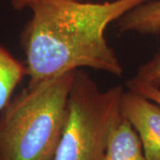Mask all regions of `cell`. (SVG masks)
Masks as SVG:
<instances>
[{"mask_svg": "<svg viewBox=\"0 0 160 160\" xmlns=\"http://www.w3.org/2000/svg\"><path fill=\"white\" fill-rule=\"evenodd\" d=\"M121 33L160 34V0L147 1L134 7L118 20Z\"/></svg>", "mask_w": 160, "mask_h": 160, "instance_id": "8992f818", "label": "cell"}, {"mask_svg": "<svg viewBox=\"0 0 160 160\" xmlns=\"http://www.w3.org/2000/svg\"><path fill=\"white\" fill-rule=\"evenodd\" d=\"M76 70L28 85L0 112V160H52Z\"/></svg>", "mask_w": 160, "mask_h": 160, "instance_id": "7a4b0ae2", "label": "cell"}, {"mask_svg": "<svg viewBox=\"0 0 160 160\" xmlns=\"http://www.w3.org/2000/svg\"><path fill=\"white\" fill-rule=\"evenodd\" d=\"M122 86L101 91L84 70L77 69L67 117L52 160H103L109 138L121 117Z\"/></svg>", "mask_w": 160, "mask_h": 160, "instance_id": "3957f363", "label": "cell"}, {"mask_svg": "<svg viewBox=\"0 0 160 160\" xmlns=\"http://www.w3.org/2000/svg\"><path fill=\"white\" fill-rule=\"evenodd\" d=\"M126 86L128 89L136 92L146 98L151 100L152 102L158 103L160 105V88L156 86H150L148 84H144L140 81L131 78L127 81Z\"/></svg>", "mask_w": 160, "mask_h": 160, "instance_id": "9c48e42d", "label": "cell"}, {"mask_svg": "<svg viewBox=\"0 0 160 160\" xmlns=\"http://www.w3.org/2000/svg\"><path fill=\"white\" fill-rule=\"evenodd\" d=\"M147 1L36 0L21 34L29 85L80 68L123 76L124 68L104 32L109 23Z\"/></svg>", "mask_w": 160, "mask_h": 160, "instance_id": "6da1fadb", "label": "cell"}, {"mask_svg": "<svg viewBox=\"0 0 160 160\" xmlns=\"http://www.w3.org/2000/svg\"><path fill=\"white\" fill-rule=\"evenodd\" d=\"M103 160H147L137 132L122 114L112 130Z\"/></svg>", "mask_w": 160, "mask_h": 160, "instance_id": "5b68a950", "label": "cell"}, {"mask_svg": "<svg viewBox=\"0 0 160 160\" xmlns=\"http://www.w3.org/2000/svg\"><path fill=\"white\" fill-rule=\"evenodd\" d=\"M132 78L160 88V49L151 60L138 68Z\"/></svg>", "mask_w": 160, "mask_h": 160, "instance_id": "ba28073f", "label": "cell"}, {"mask_svg": "<svg viewBox=\"0 0 160 160\" xmlns=\"http://www.w3.org/2000/svg\"><path fill=\"white\" fill-rule=\"evenodd\" d=\"M35 1L36 0H11V5L14 10L21 11L25 9L26 7H29V6ZM78 1H85V0H78Z\"/></svg>", "mask_w": 160, "mask_h": 160, "instance_id": "30bf717a", "label": "cell"}, {"mask_svg": "<svg viewBox=\"0 0 160 160\" xmlns=\"http://www.w3.org/2000/svg\"><path fill=\"white\" fill-rule=\"evenodd\" d=\"M122 116L137 132L147 160H160V105L128 89L122 94Z\"/></svg>", "mask_w": 160, "mask_h": 160, "instance_id": "277c9868", "label": "cell"}, {"mask_svg": "<svg viewBox=\"0 0 160 160\" xmlns=\"http://www.w3.org/2000/svg\"><path fill=\"white\" fill-rule=\"evenodd\" d=\"M25 76L26 64L13 57L0 45V112L11 101L15 88Z\"/></svg>", "mask_w": 160, "mask_h": 160, "instance_id": "52a82bcc", "label": "cell"}]
</instances>
